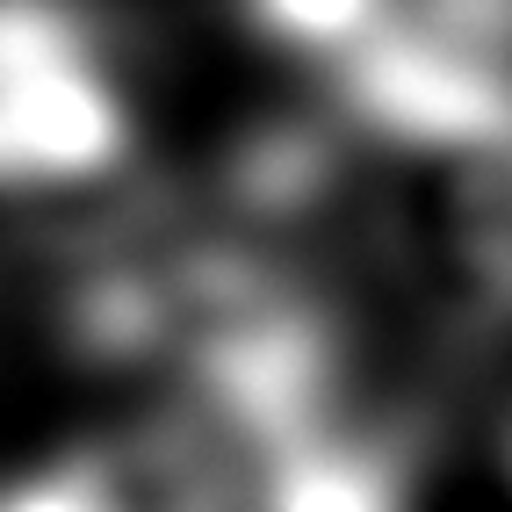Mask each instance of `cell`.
Segmentation results:
<instances>
[{"instance_id": "277c9868", "label": "cell", "mask_w": 512, "mask_h": 512, "mask_svg": "<svg viewBox=\"0 0 512 512\" xmlns=\"http://www.w3.org/2000/svg\"><path fill=\"white\" fill-rule=\"evenodd\" d=\"M390 8L397 0H246L260 37H275L303 58H332V65H347L361 44H375Z\"/></svg>"}, {"instance_id": "6da1fadb", "label": "cell", "mask_w": 512, "mask_h": 512, "mask_svg": "<svg viewBox=\"0 0 512 512\" xmlns=\"http://www.w3.org/2000/svg\"><path fill=\"white\" fill-rule=\"evenodd\" d=\"M130 159V109L87 29L51 0H0V188H80Z\"/></svg>"}, {"instance_id": "7a4b0ae2", "label": "cell", "mask_w": 512, "mask_h": 512, "mask_svg": "<svg viewBox=\"0 0 512 512\" xmlns=\"http://www.w3.org/2000/svg\"><path fill=\"white\" fill-rule=\"evenodd\" d=\"M0 512H231V476L202 426H130L15 484Z\"/></svg>"}, {"instance_id": "3957f363", "label": "cell", "mask_w": 512, "mask_h": 512, "mask_svg": "<svg viewBox=\"0 0 512 512\" xmlns=\"http://www.w3.org/2000/svg\"><path fill=\"white\" fill-rule=\"evenodd\" d=\"M397 505H404L397 469L361 433H339L318 419L267 448L260 512H397Z\"/></svg>"}]
</instances>
